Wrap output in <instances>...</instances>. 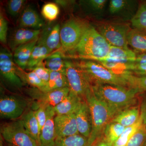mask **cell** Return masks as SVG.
Wrapping results in <instances>:
<instances>
[{
  "mask_svg": "<svg viewBox=\"0 0 146 146\" xmlns=\"http://www.w3.org/2000/svg\"><path fill=\"white\" fill-rule=\"evenodd\" d=\"M97 98L113 110L117 114L136 104L137 95L136 89L107 84H96L91 86Z\"/></svg>",
  "mask_w": 146,
  "mask_h": 146,
  "instance_id": "cell-1",
  "label": "cell"
},
{
  "mask_svg": "<svg viewBox=\"0 0 146 146\" xmlns=\"http://www.w3.org/2000/svg\"><path fill=\"white\" fill-rule=\"evenodd\" d=\"M110 46L96 28L91 25L78 44L67 54L69 57L96 61L107 56Z\"/></svg>",
  "mask_w": 146,
  "mask_h": 146,
  "instance_id": "cell-2",
  "label": "cell"
},
{
  "mask_svg": "<svg viewBox=\"0 0 146 146\" xmlns=\"http://www.w3.org/2000/svg\"><path fill=\"white\" fill-rule=\"evenodd\" d=\"M85 101L89 106L92 121L91 135L88 139L92 146L100 139L106 126L112 121L117 113L94 95L91 89L86 94Z\"/></svg>",
  "mask_w": 146,
  "mask_h": 146,
  "instance_id": "cell-3",
  "label": "cell"
},
{
  "mask_svg": "<svg viewBox=\"0 0 146 146\" xmlns=\"http://www.w3.org/2000/svg\"><path fill=\"white\" fill-rule=\"evenodd\" d=\"M76 63L86 74L92 85L96 84H107L129 87L121 74L108 69L98 62L82 60Z\"/></svg>",
  "mask_w": 146,
  "mask_h": 146,
  "instance_id": "cell-4",
  "label": "cell"
},
{
  "mask_svg": "<svg viewBox=\"0 0 146 146\" xmlns=\"http://www.w3.org/2000/svg\"><path fill=\"white\" fill-rule=\"evenodd\" d=\"M91 25L88 21L81 18L74 17L69 19L60 28L61 48L58 51L63 54L72 51Z\"/></svg>",
  "mask_w": 146,
  "mask_h": 146,
  "instance_id": "cell-5",
  "label": "cell"
},
{
  "mask_svg": "<svg viewBox=\"0 0 146 146\" xmlns=\"http://www.w3.org/2000/svg\"><path fill=\"white\" fill-rule=\"evenodd\" d=\"M94 27L110 46L129 48L127 36L131 29L129 24L120 21H98Z\"/></svg>",
  "mask_w": 146,
  "mask_h": 146,
  "instance_id": "cell-6",
  "label": "cell"
},
{
  "mask_svg": "<svg viewBox=\"0 0 146 146\" xmlns=\"http://www.w3.org/2000/svg\"><path fill=\"white\" fill-rule=\"evenodd\" d=\"M136 57V54L129 48H123L110 46L107 56L96 62L115 72H131Z\"/></svg>",
  "mask_w": 146,
  "mask_h": 146,
  "instance_id": "cell-7",
  "label": "cell"
},
{
  "mask_svg": "<svg viewBox=\"0 0 146 146\" xmlns=\"http://www.w3.org/2000/svg\"><path fill=\"white\" fill-rule=\"evenodd\" d=\"M1 135L13 146H39L26 129L21 119L2 125Z\"/></svg>",
  "mask_w": 146,
  "mask_h": 146,
  "instance_id": "cell-8",
  "label": "cell"
},
{
  "mask_svg": "<svg viewBox=\"0 0 146 146\" xmlns=\"http://www.w3.org/2000/svg\"><path fill=\"white\" fill-rule=\"evenodd\" d=\"M65 75L70 91L85 100L92 86L89 78L76 63L65 60Z\"/></svg>",
  "mask_w": 146,
  "mask_h": 146,
  "instance_id": "cell-9",
  "label": "cell"
},
{
  "mask_svg": "<svg viewBox=\"0 0 146 146\" xmlns=\"http://www.w3.org/2000/svg\"><path fill=\"white\" fill-rule=\"evenodd\" d=\"M28 105L27 100L22 97L5 95L0 98V117L2 119L15 120L25 114Z\"/></svg>",
  "mask_w": 146,
  "mask_h": 146,
  "instance_id": "cell-10",
  "label": "cell"
},
{
  "mask_svg": "<svg viewBox=\"0 0 146 146\" xmlns=\"http://www.w3.org/2000/svg\"><path fill=\"white\" fill-rule=\"evenodd\" d=\"M70 92L69 87L49 91L43 92L36 88L29 90L28 94L32 98L37 101L36 109L40 106L44 105L54 108L60 103Z\"/></svg>",
  "mask_w": 146,
  "mask_h": 146,
  "instance_id": "cell-11",
  "label": "cell"
},
{
  "mask_svg": "<svg viewBox=\"0 0 146 146\" xmlns=\"http://www.w3.org/2000/svg\"><path fill=\"white\" fill-rule=\"evenodd\" d=\"M0 72L3 77L12 86L18 88L23 86V83L16 74L13 55L7 49L1 50Z\"/></svg>",
  "mask_w": 146,
  "mask_h": 146,
  "instance_id": "cell-12",
  "label": "cell"
},
{
  "mask_svg": "<svg viewBox=\"0 0 146 146\" xmlns=\"http://www.w3.org/2000/svg\"><path fill=\"white\" fill-rule=\"evenodd\" d=\"M54 123L56 138L79 134L75 114L56 115L54 117Z\"/></svg>",
  "mask_w": 146,
  "mask_h": 146,
  "instance_id": "cell-13",
  "label": "cell"
},
{
  "mask_svg": "<svg viewBox=\"0 0 146 146\" xmlns=\"http://www.w3.org/2000/svg\"><path fill=\"white\" fill-rule=\"evenodd\" d=\"M75 115L79 133L89 139L92 131V121L90 109L85 100L82 102Z\"/></svg>",
  "mask_w": 146,
  "mask_h": 146,
  "instance_id": "cell-14",
  "label": "cell"
},
{
  "mask_svg": "<svg viewBox=\"0 0 146 146\" xmlns=\"http://www.w3.org/2000/svg\"><path fill=\"white\" fill-rule=\"evenodd\" d=\"M47 114L46 121L40 132L39 146H54L56 138L54 123L56 114L54 108L48 106Z\"/></svg>",
  "mask_w": 146,
  "mask_h": 146,
  "instance_id": "cell-15",
  "label": "cell"
},
{
  "mask_svg": "<svg viewBox=\"0 0 146 146\" xmlns=\"http://www.w3.org/2000/svg\"><path fill=\"white\" fill-rule=\"evenodd\" d=\"M40 30L21 28L16 30L12 35L10 46L13 51L19 46L39 39Z\"/></svg>",
  "mask_w": 146,
  "mask_h": 146,
  "instance_id": "cell-16",
  "label": "cell"
},
{
  "mask_svg": "<svg viewBox=\"0 0 146 146\" xmlns=\"http://www.w3.org/2000/svg\"><path fill=\"white\" fill-rule=\"evenodd\" d=\"M84 100L70 91L69 95L54 108L56 115L75 114Z\"/></svg>",
  "mask_w": 146,
  "mask_h": 146,
  "instance_id": "cell-17",
  "label": "cell"
},
{
  "mask_svg": "<svg viewBox=\"0 0 146 146\" xmlns=\"http://www.w3.org/2000/svg\"><path fill=\"white\" fill-rule=\"evenodd\" d=\"M127 42L136 55L146 53V31L131 29L128 34Z\"/></svg>",
  "mask_w": 146,
  "mask_h": 146,
  "instance_id": "cell-18",
  "label": "cell"
},
{
  "mask_svg": "<svg viewBox=\"0 0 146 146\" xmlns=\"http://www.w3.org/2000/svg\"><path fill=\"white\" fill-rule=\"evenodd\" d=\"M21 28L40 30L44 23L37 12L30 7H27L23 11L19 21Z\"/></svg>",
  "mask_w": 146,
  "mask_h": 146,
  "instance_id": "cell-19",
  "label": "cell"
},
{
  "mask_svg": "<svg viewBox=\"0 0 146 146\" xmlns=\"http://www.w3.org/2000/svg\"><path fill=\"white\" fill-rule=\"evenodd\" d=\"M38 40L39 39L21 45L14 50L13 60L21 69L25 70L27 68L33 50Z\"/></svg>",
  "mask_w": 146,
  "mask_h": 146,
  "instance_id": "cell-20",
  "label": "cell"
},
{
  "mask_svg": "<svg viewBox=\"0 0 146 146\" xmlns=\"http://www.w3.org/2000/svg\"><path fill=\"white\" fill-rule=\"evenodd\" d=\"M141 117L140 106H131L118 113L112 121L119 123L126 127L134 124Z\"/></svg>",
  "mask_w": 146,
  "mask_h": 146,
  "instance_id": "cell-21",
  "label": "cell"
},
{
  "mask_svg": "<svg viewBox=\"0 0 146 146\" xmlns=\"http://www.w3.org/2000/svg\"><path fill=\"white\" fill-rule=\"evenodd\" d=\"M50 54L43 38L39 39L33 50L27 69L31 70Z\"/></svg>",
  "mask_w": 146,
  "mask_h": 146,
  "instance_id": "cell-22",
  "label": "cell"
},
{
  "mask_svg": "<svg viewBox=\"0 0 146 146\" xmlns=\"http://www.w3.org/2000/svg\"><path fill=\"white\" fill-rule=\"evenodd\" d=\"M21 119L26 129L36 140L39 146L40 131L35 111L30 110L25 112L22 116Z\"/></svg>",
  "mask_w": 146,
  "mask_h": 146,
  "instance_id": "cell-23",
  "label": "cell"
},
{
  "mask_svg": "<svg viewBox=\"0 0 146 146\" xmlns=\"http://www.w3.org/2000/svg\"><path fill=\"white\" fill-rule=\"evenodd\" d=\"M66 87H69V84L66 75L58 72L50 71L48 81L39 90L43 92H49Z\"/></svg>",
  "mask_w": 146,
  "mask_h": 146,
  "instance_id": "cell-24",
  "label": "cell"
},
{
  "mask_svg": "<svg viewBox=\"0 0 146 146\" xmlns=\"http://www.w3.org/2000/svg\"><path fill=\"white\" fill-rule=\"evenodd\" d=\"M43 61L46 67L50 71L58 72L65 75V60L63 54L60 51L52 53Z\"/></svg>",
  "mask_w": 146,
  "mask_h": 146,
  "instance_id": "cell-25",
  "label": "cell"
},
{
  "mask_svg": "<svg viewBox=\"0 0 146 146\" xmlns=\"http://www.w3.org/2000/svg\"><path fill=\"white\" fill-rule=\"evenodd\" d=\"M60 29L59 24H56L46 35L42 37L50 54L59 51L61 49Z\"/></svg>",
  "mask_w": 146,
  "mask_h": 146,
  "instance_id": "cell-26",
  "label": "cell"
},
{
  "mask_svg": "<svg viewBox=\"0 0 146 146\" xmlns=\"http://www.w3.org/2000/svg\"><path fill=\"white\" fill-rule=\"evenodd\" d=\"M125 128L119 123L111 121L105 129L102 137L110 146H112L119 138Z\"/></svg>",
  "mask_w": 146,
  "mask_h": 146,
  "instance_id": "cell-27",
  "label": "cell"
},
{
  "mask_svg": "<svg viewBox=\"0 0 146 146\" xmlns=\"http://www.w3.org/2000/svg\"><path fill=\"white\" fill-rule=\"evenodd\" d=\"M16 72L23 83H25L31 85L34 88L40 89L44 86L45 84L39 79L36 74L33 71L27 72L24 71L18 65H16Z\"/></svg>",
  "mask_w": 146,
  "mask_h": 146,
  "instance_id": "cell-28",
  "label": "cell"
},
{
  "mask_svg": "<svg viewBox=\"0 0 146 146\" xmlns=\"http://www.w3.org/2000/svg\"><path fill=\"white\" fill-rule=\"evenodd\" d=\"M133 28L146 31V2H142L131 19Z\"/></svg>",
  "mask_w": 146,
  "mask_h": 146,
  "instance_id": "cell-29",
  "label": "cell"
},
{
  "mask_svg": "<svg viewBox=\"0 0 146 146\" xmlns=\"http://www.w3.org/2000/svg\"><path fill=\"white\" fill-rule=\"evenodd\" d=\"M54 146H90L88 138L80 134L73 136L57 138Z\"/></svg>",
  "mask_w": 146,
  "mask_h": 146,
  "instance_id": "cell-30",
  "label": "cell"
},
{
  "mask_svg": "<svg viewBox=\"0 0 146 146\" xmlns=\"http://www.w3.org/2000/svg\"><path fill=\"white\" fill-rule=\"evenodd\" d=\"M141 117L137 122L133 125L125 128L123 133L112 146H127L131 138L143 125Z\"/></svg>",
  "mask_w": 146,
  "mask_h": 146,
  "instance_id": "cell-31",
  "label": "cell"
},
{
  "mask_svg": "<svg viewBox=\"0 0 146 146\" xmlns=\"http://www.w3.org/2000/svg\"><path fill=\"white\" fill-rule=\"evenodd\" d=\"M120 74L125 79L129 87L136 89L140 93L146 92V76H137L130 72H123Z\"/></svg>",
  "mask_w": 146,
  "mask_h": 146,
  "instance_id": "cell-32",
  "label": "cell"
},
{
  "mask_svg": "<svg viewBox=\"0 0 146 146\" xmlns=\"http://www.w3.org/2000/svg\"><path fill=\"white\" fill-rule=\"evenodd\" d=\"M60 9L56 4L49 2L43 5L42 9V16L47 21L52 22L56 20L59 15Z\"/></svg>",
  "mask_w": 146,
  "mask_h": 146,
  "instance_id": "cell-33",
  "label": "cell"
},
{
  "mask_svg": "<svg viewBox=\"0 0 146 146\" xmlns=\"http://www.w3.org/2000/svg\"><path fill=\"white\" fill-rule=\"evenodd\" d=\"M133 1L127 0H111L109 4L110 13L112 15H117L126 10Z\"/></svg>",
  "mask_w": 146,
  "mask_h": 146,
  "instance_id": "cell-34",
  "label": "cell"
},
{
  "mask_svg": "<svg viewBox=\"0 0 146 146\" xmlns=\"http://www.w3.org/2000/svg\"><path fill=\"white\" fill-rule=\"evenodd\" d=\"M127 146H146V127L143 124L131 138Z\"/></svg>",
  "mask_w": 146,
  "mask_h": 146,
  "instance_id": "cell-35",
  "label": "cell"
},
{
  "mask_svg": "<svg viewBox=\"0 0 146 146\" xmlns=\"http://www.w3.org/2000/svg\"><path fill=\"white\" fill-rule=\"evenodd\" d=\"M81 1L92 12L100 13L104 10L108 1L106 0H87Z\"/></svg>",
  "mask_w": 146,
  "mask_h": 146,
  "instance_id": "cell-36",
  "label": "cell"
},
{
  "mask_svg": "<svg viewBox=\"0 0 146 146\" xmlns=\"http://www.w3.org/2000/svg\"><path fill=\"white\" fill-rule=\"evenodd\" d=\"M31 71L36 74L37 76L46 84L49 79L50 70L45 66L44 61L40 62Z\"/></svg>",
  "mask_w": 146,
  "mask_h": 146,
  "instance_id": "cell-37",
  "label": "cell"
},
{
  "mask_svg": "<svg viewBox=\"0 0 146 146\" xmlns=\"http://www.w3.org/2000/svg\"><path fill=\"white\" fill-rule=\"evenodd\" d=\"M26 1L24 0H10L7 5L8 12L11 16H18L25 5Z\"/></svg>",
  "mask_w": 146,
  "mask_h": 146,
  "instance_id": "cell-38",
  "label": "cell"
},
{
  "mask_svg": "<svg viewBox=\"0 0 146 146\" xmlns=\"http://www.w3.org/2000/svg\"><path fill=\"white\" fill-rule=\"evenodd\" d=\"M46 106H40L35 110V114L39 124L40 132L46 121L48 114Z\"/></svg>",
  "mask_w": 146,
  "mask_h": 146,
  "instance_id": "cell-39",
  "label": "cell"
},
{
  "mask_svg": "<svg viewBox=\"0 0 146 146\" xmlns=\"http://www.w3.org/2000/svg\"><path fill=\"white\" fill-rule=\"evenodd\" d=\"M8 23L1 12L0 13V41L6 44L7 42Z\"/></svg>",
  "mask_w": 146,
  "mask_h": 146,
  "instance_id": "cell-40",
  "label": "cell"
},
{
  "mask_svg": "<svg viewBox=\"0 0 146 146\" xmlns=\"http://www.w3.org/2000/svg\"><path fill=\"white\" fill-rule=\"evenodd\" d=\"M131 72L137 76H146V63H134L133 69Z\"/></svg>",
  "mask_w": 146,
  "mask_h": 146,
  "instance_id": "cell-41",
  "label": "cell"
},
{
  "mask_svg": "<svg viewBox=\"0 0 146 146\" xmlns=\"http://www.w3.org/2000/svg\"><path fill=\"white\" fill-rule=\"evenodd\" d=\"M141 117L143 121V124L146 127V97L144 98L140 106Z\"/></svg>",
  "mask_w": 146,
  "mask_h": 146,
  "instance_id": "cell-42",
  "label": "cell"
},
{
  "mask_svg": "<svg viewBox=\"0 0 146 146\" xmlns=\"http://www.w3.org/2000/svg\"><path fill=\"white\" fill-rule=\"evenodd\" d=\"M134 63H146V53L136 55V59Z\"/></svg>",
  "mask_w": 146,
  "mask_h": 146,
  "instance_id": "cell-43",
  "label": "cell"
},
{
  "mask_svg": "<svg viewBox=\"0 0 146 146\" xmlns=\"http://www.w3.org/2000/svg\"><path fill=\"white\" fill-rule=\"evenodd\" d=\"M95 146H111L102 137L98 139L95 143Z\"/></svg>",
  "mask_w": 146,
  "mask_h": 146,
  "instance_id": "cell-44",
  "label": "cell"
},
{
  "mask_svg": "<svg viewBox=\"0 0 146 146\" xmlns=\"http://www.w3.org/2000/svg\"><path fill=\"white\" fill-rule=\"evenodd\" d=\"M3 137L1 135V140H0V146H4L3 143Z\"/></svg>",
  "mask_w": 146,
  "mask_h": 146,
  "instance_id": "cell-45",
  "label": "cell"
},
{
  "mask_svg": "<svg viewBox=\"0 0 146 146\" xmlns=\"http://www.w3.org/2000/svg\"><path fill=\"white\" fill-rule=\"evenodd\" d=\"M92 146H95V144H94V145H92Z\"/></svg>",
  "mask_w": 146,
  "mask_h": 146,
  "instance_id": "cell-46",
  "label": "cell"
},
{
  "mask_svg": "<svg viewBox=\"0 0 146 146\" xmlns=\"http://www.w3.org/2000/svg\"><path fill=\"white\" fill-rule=\"evenodd\" d=\"M12 146V145H10V146Z\"/></svg>",
  "mask_w": 146,
  "mask_h": 146,
  "instance_id": "cell-47",
  "label": "cell"
}]
</instances>
